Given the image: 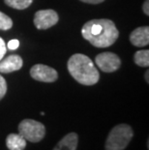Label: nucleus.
<instances>
[{"mask_svg":"<svg viewBox=\"0 0 149 150\" xmlns=\"http://www.w3.org/2000/svg\"><path fill=\"white\" fill-rule=\"evenodd\" d=\"M81 35L92 46L107 47L113 45L119 36L114 22L110 20H92L81 28Z\"/></svg>","mask_w":149,"mask_h":150,"instance_id":"1","label":"nucleus"},{"mask_svg":"<svg viewBox=\"0 0 149 150\" xmlns=\"http://www.w3.org/2000/svg\"><path fill=\"white\" fill-rule=\"evenodd\" d=\"M68 71L78 82L83 85H94L100 79L99 71L88 56L76 53L68 60Z\"/></svg>","mask_w":149,"mask_h":150,"instance_id":"2","label":"nucleus"},{"mask_svg":"<svg viewBox=\"0 0 149 150\" xmlns=\"http://www.w3.org/2000/svg\"><path fill=\"white\" fill-rule=\"evenodd\" d=\"M134 132L128 124H118L113 127L106 140V150H124L131 142Z\"/></svg>","mask_w":149,"mask_h":150,"instance_id":"3","label":"nucleus"},{"mask_svg":"<svg viewBox=\"0 0 149 150\" xmlns=\"http://www.w3.org/2000/svg\"><path fill=\"white\" fill-rule=\"evenodd\" d=\"M18 134L26 139V142H39L46 135V128L43 123L33 119H24L18 125Z\"/></svg>","mask_w":149,"mask_h":150,"instance_id":"4","label":"nucleus"},{"mask_svg":"<svg viewBox=\"0 0 149 150\" xmlns=\"http://www.w3.org/2000/svg\"><path fill=\"white\" fill-rule=\"evenodd\" d=\"M99 69L105 73H112L119 69L121 65V60L119 56L112 52H102L98 54L95 59Z\"/></svg>","mask_w":149,"mask_h":150,"instance_id":"5","label":"nucleus"},{"mask_svg":"<svg viewBox=\"0 0 149 150\" xmlns=\"http://www.w3.org/2000/svg\"><path fill=\"white\" fill-rule=\"evenodd\" d=\"M59 21L57 13L53 10H41L35 14L34 24L38 29L46 30L55 25Z\"/></svg>","mask_w":149,"mask_h":150,"instance_id":"6","label":"nucleus"},{"mask_svg":"<svg viewBox=\"0 0 149 150\" xmlns=\"http://www.w3.org/2000/svg\"><path fill=\"white\" fill-rule=\"evenodd\" d=\"M30 75L34 79L43 82H54L58 79L56 70L43 64L34 65L30 70Z\"/></svg>","mask_w":149,"mask_h":150,"instance_id":"7","label":"nucleus"},{"mask_svg":"<svg viewBox=\"0 0 149 150\" xmlns=\"http://www.w3.org/2000/svg\"><path fill=\"white\" fill-rule=\"evenodd\" d=\"M23 65V61L21 57L17 54H12L7 56L4 59L0 60V73L9 74V73L18 71L21 69Z\"/></svg>","mask_w":149,"mask_h":150,"instance_id":"8","label":"nucleus"},{"mask_svg":"<svg viewBox=\"0 0 149 150\" xmlns=\"http://www.w3.org/2000/svg\"><path fill=\"white\" fill-rule=\"evenodd\" d=\"M130 41L136 47H145L149 44V27H138L130 35Z\"/></svg>","mask_w":149,"mask_h":150,"instance_id":"9","label":"nucleus"},{"mask_svg":"<svg viewBox=\"0 0 149 150\" xmlns=\"http://www.w3.org/2000/svg\"><path fill=\"white\" fill-rule=\"evenodd\" d=\"M78 137L76 133H69L56 144L53 150H77Z\"/></svg>","mask_w":149,"mask_h":150,"instance_id":"10","label":"nucleus"},{"mask_svg":"<svg viewBox=\"0 0 149 150\" xmlns=\"http://www.w3.org/2000/svg\"><path fill=\"white\" fill-rule=\"evenodd\" d=\"M6 145L9 150H24L26 139L20 134H10L6 139Z\"/></svg>","mask_w":149,"mask_h":150,"instance_id":"11","label":"nucleus"},{"mask_svg":"<svg viewBox=\"0 0 149 150\" xmlns=\"http://www.w3.org/2000/svg\"><path fill=\"white\" fill-rule=\"evenodd\" d=\"M135 63L141 67H148L149 66V50H138L135 53L134 56Z\"/></svg>","mask_w":149,"mask_h":150,"instance_id":"12","label":"nucleus"},{"mask_svg":"<svg viewBox=\"0 0 149 150\" xmlns=\"http://www.w3.org/2000/svg\"><path fill=\"white\" fill-rule=\"evenodd\" d=\"M9 7L17 10H24L32 4L33 0H4Z\"/></svg>","mask_w":149,"mask_h":150,"instance_id":"13","label":"nucleus"},{"mask_svg":"<svg viewBox=\"0 0 149 150\" xmlns=\"http://www.w3.org/2000/svg\"><path fill=\"white\" fill-rule=\"evenodd\" d=\"M13 26V21L10 17L0 12V30H9Z\"/></svg>","mask_w":149,"mask_h":150,"instance_id":"14","label":"nucleus"},{"mask_svg":"<svg viewBox=\"0 0 149 150\" xmlns=\"http://www.w3.org/2000/svg\"><path fill=\"white\" fill-rule=\"evenodd\" d=\"M6 92H7V82L5 79L0 75V100L5 96Z\"/></svg>","mask_w":149,"mask_h":150,"instance_id":"15","label":"nucleus"},{"mask_svg":"<svg viewBox=\"0 0 149 150\" xmlns=\"http://www.w3.org/2000/svg\"><path fill=\"white\" fill-rule=\"evenodd\" d=\"M8 49L11 50H17L18 46H20V41L17 40V39H14V40H11L9 41L8 43Z\"/></svg>","mask_w":149,"mask_h":150,"instance_id":"16","label":"nucleus"},{"mask_svg":"<svg viewBox=\"0 0 149 150\" xmlns=\"http://www.w3.org/2000/svg\"><path fill=\"white\" fill-rule=\"evenodd\" d=\"M6 53V44L4 42V40L0 37V60L3 59Z\"/></svg>","mask_w":149,"mask_h":150,"instance_id":"17","label":"nucleus"},{"mask_svg":"<svg viewBox=\"0 0 149 150\" xmlns=\"http://www.w3.org/2000/svg\"><path fill=\"white\" fill-rule=\"evenodd\" d=\"M149 0H145V2L143 3V7H142V10H143L145 15H149Z\"/></svg>","mask_w":149,"mask_h":150,"instance_id":"18","label":"nucleus"},{"mask_svg":"<svg viewBox=\"0 0 149 150\" xmlns=\"http://www.w3.org/2000/svg\"><path fill=\"white\" fill-rule=\"evenodd\" d=\"M84 3H89V4H99V3L104 2L105 0H81Z\"/></svg>","mask_w":149,"mask_h":150,"instance_id":"19","label":"nucleus"},{"mask_svg":"<svg viewBox=\"0 0 149 150\" xmlns=\"http://www.w3.org/2000/svg\"><path fill=\"white\" fill-rule=\"evenodd\" d=\"M148 75H149V71L147 70L146 73H145V79H146V82H147V83L149 82V78H148Z\"/></svg>","mask_w":149,"mask_h":150,"instance_id":"20","label":"nucleus"}]
</instances>
